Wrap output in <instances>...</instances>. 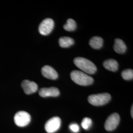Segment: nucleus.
I'll use <instances>...</instances> for the list:
<instances>
[{
  "label": "nucleus",
  "mask_w": 133,
  "mask_h": 133,
  "mask_svg": "<svg viewBox=\"0 0 133 133\" xmlns=\"http://www.w3.org/2000/svg\"><path fill=\"white\" fill-rule=\"evenodd\" d=\"M123 78L125 80H131L133 78V71L131 69H126L121 73Z\"/></svg>",
  "instance_id": "dca6fc26"
},
{
  "label": "nucleus",
  "mask_w": 133,
  "mask_h": 133,
  "mask_svg": "<svg viewBox=\"0 0 133 133\" xmlns=\"http://www.w3.org/2000/svg\"><path fill=\"white\" fill-rule=\"evenodd\" d=\"M69 128L74 133H77L79 131V126L77 124H71L70 125Z\"/></svg>",
  "instance_id": "a211bd4d"
},
{
  "label": "nucleus",
  "mask_w": 133,
  "mask_h": 133,
  "mask_svg": "<svg viewBox=\"0 0 133 133\" xmlns=\"http://www.w3.org/2000/svg\"><path fill=\"white\" fill-rule=\"evenodd\" d=\"M133 106H132V108H131V116L132 117V118H133Z\"/></svg>",
  "instance_id": "6ab92c4d"
},
{
  "label": "nucleus",
  "mask_w": 133,
  "mask_h": 133,
  "mask_svg": "<svg viewBox=\"0 0 133 133\" xmlns=\"http://www.w3.org/2000/svg\"><path fill=\"white\" fill-rule=\"evenodd\" d=\"M21 86L24 92L27 95L35 93L38 89V86L36 83L29 80L23 81L21 83Z\"/></svg>",
  "instance_id": "6e6552de"
},
{
  "label": "nucleus",
  "mask_w": 133,
  "mask_h": 133,
  "mask_svg": "<svg viewBox=\"0 0 133 133\" xmlns=\"http://www.w3.org/2000/svg\"><path fill=\"white\" fill-rule=\"evenodd\" d=\"M103 66L106 69L112 71H116L119 66L118 62L111 59L105 60L103 63Z\"/></svg>",
  "instance_id": "f8f14e48"
},
{
  "label": "nucleus",
  "mask_w": 133,
  "mask_h": 133,
  "mask_svg": "<svg viewBox=\"0 0 133 133\" xmlns=\"http://www.w3.org/2000/svg\"><path fill=\"white\" fill-rule=\"evenodd\" d=\"M114 48L116 52L122 54L126 52L127 46L122 40L119 38H116L115 39Z\"/></svg>",
  "instance_id": "9b49d317"
},
{
  "label": "nucleus",
  "mask_w": 133,
  "mask_h": 133,
  "mask_svg": "<svg viewBox=\"0 0 133 133\" xmlns=\"http://www.w3.org/2000/svg\"><path fill=\"white\" fill-rule=\"evenodd\" d=\"M61 124V119L58 116H55L46 122L45 125V129L48 133H55L60 128Z\"/></svg>",
  "instance_id": "39448f33"
},
{
  "label": "nucleus",
  "mask_w": 133,
  "mask_h": 133,
  "mask_svg": "<svg viewBox=\"0 0 133 133\" xmlns=\"http://www.w3.org/2000/svg\"><path fill=\"white\" fill-rule=\"evenodd\" d=\"M42 73L43 76L50 79L55 80L58 77L57 71L52 66L48 65L43 66L42 69Z\"/></svg>",
  "instance_id": "9d476101"
},
{
  "label": "nucleus",
  "mask_w": 133,
  "mask_h": 133,
  "mask_svg": "<svg viewBox=\"0 0 133 133\" xmlns=\"http://www.w3.org/2000/svg\"><path fill=\"white\" fill-rule=\"evenodd\" d=\"M14 122L20 127H23L28 125L31 121V117L29 113L24 111L17 112L14 116Z\"/></svg>",
  "instance_id": "20e7f679"
},
{
  "label": "nucleus",
  "mask_w": 133,
  "mask_h": 133,
  "mask_svg": "<svg viewBox=\"0 0 133 133\" xmlns=\"http://www.w3.org/2000/svg\"><path fill=\"white\" fill-rule=\"evenodd\" d=\"M75 41L73 38L69 37H63L59 38V43L60 46L63 48L70 47L74 44Z\"/></svg>",
  "instance_id": "4468645a"
},
{
  "label": "nucleus",
  "mask_w": 133,
  "mask_h": 133,
  "mask_svg": "<svg viewBox=\"0 0 133 133\" xmlns=\"http://www.w3.org/2000/svg\"><path fill=\"white\" fill-rule=\"evenodd\" d=\"M54 26V22L51 18H46L43 20L39 25L38 31L42 35L46 36L50 33Z\"/></svg>",
  "instance_id": "0eeeda50"
},
{
  "label": "nucleus",
  "mask_w": 133,
  "mask_h": 133,
  "mask_svg": "<svg viewBox=\"0 0 133 133\" xmlns=\"http://www.w3.org/2000/svg\"><path fill=\"white\" fill-rule=\"evenodd\" d=\"M64 29L67 31H73L76 30V21L74 19L70 18L68 19L66 23L63 26Z\"/></svg>",
  "instance_id": "2eb2a0df"
},
{
  "label": "nucleus",
  "mask_w": 133,
  "mask_h": 133,
  "mask_svg": "<svg viewBox=\"0 0 133 133\" xmlns=\"http://www.w3.org/2000/svg\"><path fill=\"white\" fill-rule=\"evenodd\" d=\"M71 78L72 81L80 85H89L94 82V79L91 76L79 71H72L71 73Z\"/></svg>",
  "instance_id": "f03ea898"
},
{
  "label": "nucleus",
  "mask_w": 133,
  "mask_h": 133,
  "mask_svg": "<svg viewBox=\"0 0 133 133\" xmlns=\"http://www.w3.org/2000/svg\"><path fill=\"white\" fill-rule=\"evenodd\" d=\"M39 95L42 97H57L60 95V91L57 88L54 87L42 88L39 91Z\"/></svg>",
  "instance_id": "1a4fd4ad"
},
{
  "label": "nucleus",
  "mask_w": 133,
  "mask_h": 133,
  "mask_svg": "<svg viewBox=\"0 0 133 133\" xmlns=\"http://www.w3.org/2000/svg\"><path fill=\"white\" fill-rule=\"evenodd\" d=\"M111 99V96L108 93H103L89 96L88 101L91 105L95 106H101L105 105Z\"/></svg>",
  "instance_id": "7ed1b4c3"
},
{
  "label": "nucleus",
  "mask_w": 133,
  "mask_h": 133,
  "mask_svg": "<svg viewBox=\"0 0 133 133\" xmlns=\"http://www.w3.org/2000/svg\"><path fill=\"white\" fill-rule=\"evenodd\" d=\"M92 120L89 118L85 117L83 119L81 122V126L82 128L84 129L85 130H88L90 128V127L92 125Z\"/></svg>",
  "instance_id": "f3484780"
},
{
  "label": "nucleus",
  "mask_w": 133,
  "mask_h": 133,
  "mask_svg": "<svg viewBox=\"0 0 133 133\" xmlns=\"http://www.w3.org/2000/svg\"><path fill=\"white\" fill-rule=\"evenodd\" d=\"M120 122V116L117 113H114L110 115L106 120L105 128L108 131H111L115 130L118 126Z\"/></svg>",
  "instance_id": "423d86ee"
},
{
  "label": "nucleus",
  "mask_w": 133,
  "mask_h": 133,
  "mask_svg": "<svg viewBox=\"0 0 133 133\" xmlns=\"http://www.w3.org/2000/svg\"><path fill=\"white\" fill-rule=\"evenodd\" d=\"M74 62L77 67L88 74H94L97 71V67L95 64L85 58L76 57L74 59Z\"/></svg>",
  "instance_id": "f257e3e1"
},
{
  "label": "nucleus",
  "mask_w": 133,
  "mask_h": 133,
  "mask_svg": "<svg viewBox=\"0 0 133 133\" xmlns=\"http://www.w3.org/2000/svg\"><path fill=\"white\" fill-rule=\"evenodd\" d=\"M91 47L95 49H100L103 45V39L100 37H94L89 41Z\"/></svg>",
  "instance_id": "ddd939ff"
}]
</instances>
